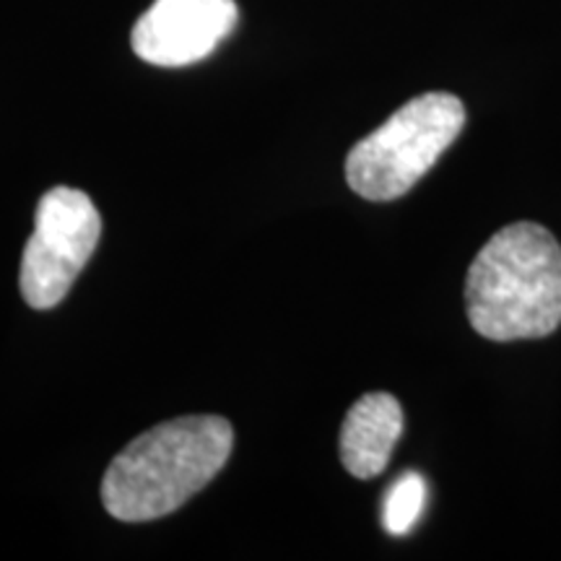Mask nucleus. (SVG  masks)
Here are the masks:
<instances>
[{
    "label": "nucleus",
    "instance_id": "nucleus-4",
    "mask_svg": "<svg viewBox=\"0 0 561 561\" xmlns=\"http://www.w3.org/2000/svg\"><path fill=\"white\" fill-rule=\"evenodd\" d=\"M100 234V210L87 193L76 187H53L42 195L19 273L26 305L34 310L60 305L94 255Z\"/></svg>",
    "mask_w": 561,
    "mask_h": 561
},
{
    "label": "nucleus",
    "instance_id": "nucleus-3",
    "mask_svg": "<svg viewBox=\"0 0 561 561\" xmlns=\"http://www.w3.org/2000/svg\"><path fill=\"white\" fill-rule=\"evenodd\" d=\"M462 125L466 107L447 91H430L405 102L348 151L351 191L367 201L401 198L450 149Z\"/></svg>",
    "mask_w": 561,
    "mask_h": 561
},
{
    "label": "nucleus",
    "instance_id": "nucleus-2",
    "mask_svg": "<svg viewBox=\"0 0 561 561\" xmlns=\"http://www.w3.org/2000/svg\"><path fill=\"white\" fill-rule=\"evenodd\" d=\"M234 430L221 416H185L153 426L110 462L102 502L123 523L180 510L227 466Z\"/></svg>",
    "mask_w": 561,
    "mask_h": 561
},
{
    "label": "nucleus",
    "instance_id": "nucleus-6",
    "mask_svg": "<svg viewBox=\"0 0 561 561\" xmlns=\"http://www.w3.org/2000/svg\"><path fill=\"white\" fill-rule=\"evenodd\" d=\"M403 434V409L390 392H369L351 405L341 430L343 468L356 479H375L388 468Z\"/></svg>",
    "mask_w": 561,
    "mask_h": 561
},
{
    "label": "nucleus",
    "instance_id": "nucleus-1",
    "mask_svg": "<svg viewBox=\"0 0 561 561\" xmlns=\"http://www.w3.org/2000/svg\"><path fill=\"white\" fill-rule=\"evenodd\" d=\"M473 331L489 341L543 339L561 325V248L541 224L517 221L483 244L466 278Z\"/></svg>",
    "mask_w": 561,
    "mask_h": 561
},
{
    "label": "nucleus",
    "instance_id": "nucleus-5",
    "mask_svg": "<svg viewBox=\"0 0 561 561\" xmlns=\"http://www.w3.org/2000/svg\"><path fill=\"white\" fill-rule=\"evenodd\" d=\"M234 0H153L133 26V53L159 68L193 66L234 32Z\"/></svg>",
    "mask_w": 561,
    "mask_h": 561
},
{
    "label": "nucleus",
    "instance_id": "nucleus-7",
    "mask_svg": "<svg viewBox=\"0 0 561 561\" xmlns=\"http://www.w3.org/2000/svg\"><path fill=\"white\" fill-rule=\"evenodd\" d=\"M426 504V481L416 471H405L392 483L382 504L385 530L392 536H405L419 523Z\"/></svg>",
    "mask_w": 561,
    "mask_h": 561
}]
</instances>
